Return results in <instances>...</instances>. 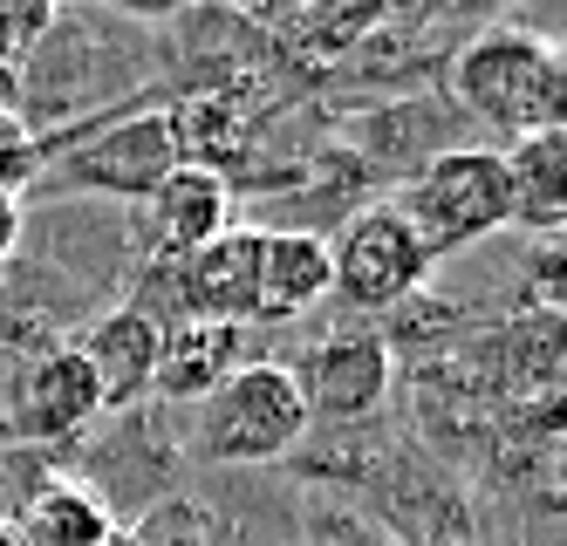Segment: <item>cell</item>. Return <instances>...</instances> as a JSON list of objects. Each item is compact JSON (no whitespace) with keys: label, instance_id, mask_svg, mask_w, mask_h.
Segmentation results:
<instances>
[{"label":"cell","instance_id":"cell-1","mask_svg":"<svg viewBox=\"0 0 567 546\" xmlns=\"http://www.w3.org/2000/svg\"><path fill=\"white\" fill-rule=\"evenodd\" d=\"M452 96L465 116H478L485 131H499L506 144L513 137H534V131H560L567 116V69H560V49L534 28H485L472 34L458 62H452Z\"/></svg>","mask_w":567,"mask_h":546},{"label":"cell","instance_id":"cell-2","mask_svg":"<svg viewBox=\"0 0 567 546\" xmlns=\"http://www.w3.org/2000/svg\"><path fill=\"white\" fill-rule=\"evenodd\" d=\"M396 219L417 233L424 260L437 267L444 254H465V246L506 233V178H499V151H478V144H458V151H437L424 157L403 192L390 198Z\"/></svg>","mask_w":567,"mask_h":546},{"label":"cell","instance_id":"cell-3","mask_svg":"<svg viewBox=\"0 0 567 546\" xmlns=\"http://www.w3.org/2000/svg\"><path fill=\"white\" fill-rule=\"evenodd\" d=\"M308 403L295 369L280 362H239L226 383L198 403V457L213 465H280L308 437Z\"/></svg>","mask_w":567,"mask_h":546},{"label":"cell","instance_id":"cell-4","mask_svg":"<svg viewBox=\"0 0 567 546\" xmlns=\"http://www.w3.org/2000/svg\"><path fill=\"white\" fill-rule=\"evenodd\" d=\"M424 274L431 260H424L417 233L396 219V205H370L329 239V293L355 315H383L396 301H411Z\"/></svg>","mask_w":567,"mask_h":546},{"label":"cell","instance_id":"cell-5","mask_svg":"<svg viewBox=\"0 0 567 546\" xmlns=\"http://www.w3.org/2000/svg\"><path fill=\"white\" fill-rule=\"evenodd\" d=\"M301 403L308 416H336V424H355V416H370L390 383H396V356L377 328H336V334H321V342L308 349L301 362Z\"/></svg>","mask_w":567,"mask_h":546},{"label":"cell","instance_id":"cell-6","mask_svg":"<svg viewBox=\"0 0 567 546\" xmlns=\"http://www.w3.org/2000/svg\"><path fill=\"white\" fill-rule=\"evenodd\" d=\"M172 164H185L178 137H172V116L144 110V116H124L110 131H96L90 144H75L62 178L83 185V192H110V198H151Z\"/></svg>","mask_w":567,"mask_h":546},{"label":"cell","instance_id":"cell-7","mask_svg":"<svg viewBox=\"0 0 567 546\" xmlns=\"http://www.w3.org/2000/svg\"><path fill=\"white\" fill-rule=\"evenodd\" d=\"M254 287H260V233L226 226L213 246L172 260V321H226L254 328Z\"/></svg>","mask_w":567,"mask_h":546},{"label":"cell","instance_id":"cell-8","mask_svg":"<svg viewBox=\"0 0 567 546\" xmlns=\"http://www.w3.org/2000/svg\"><path fill=\"white\" fill-rule=\"evenodd\" d=\"M96 416H103V390H96L90 362L75 349H49V356H34L21 369V383H14V431L28 444H69V437H83Z\"/></svg>","mask_w":567,"mask_h":546},{"label":"cell","instance_id":"cell-9","mask_svg":"<svg viewBox=\"0 0 567 546\" xmlns=\"http://www.w3.org/2000/svg\"><path fill=\"white\" fill-rule=\"evenodd\" d=\"M144 205H151V246L165 260L198 254L233 226V185L226 172H206V164H172Z\"/></svg>","mask_w":567,"mask_h":546},{"label":"cell","instance_id":"cell-10","mask_svg":"<svg viewBox=\"0 0 567 546\" xmlns=\"http://www.w3.org/2000/svg\"><path fill=\"white\" fill-rule=\"evenodd\" d=\"M157 321L151 308L124 301V308H110L83 328V342H75V356L90 362L96 375V390H103V410H124L137 396H151V375H157Z\"/></svg>","mask_w":567,"mask_h":546},{"label":"cell","instance_id":"cell-11","mask_svg":"<svg viewBox=\"0 0 567 546\" xmlns=\"http://www.w3.org/2000/svg\"><path fill=\"white\" fill-rule=\"evenodd\" d=\"M315 301H329V239L308 233V226H274V233H260L254 321H295Z\"/></svg>","mask_w":567,"mask_h":546},{"label":"cell","instance_id":"cell-12","mask_svg":"<svg viewBox=\"0 0 567 546\" xmlns=\"http://www.w3.org/2000/svg\"><path fill=\"white\" fill-rule=\"evenodd\" d=\"M239 334H247V328H226V321H165V328H157V375H151V390L165 403H206L239 369Z\"/></svg>","mask_w":567,"mask_h":546},{"label":"cell","instance_id":"cell-13","mask_svg":"<svg viewBox=\"0 0 567 546\" xmlns=\"http://www.w3.org/2000/svg\"><path fill=\"white\" fill-rule=\"evenodd\" d=\"M499 178H506V226L526 233H560L567 219V131H534L513 137L499 151Z\"/></svg>","mask_w":567,"mask_h":546},{"label":"cell","instance_id":"cell-14","mask_svg":"<svg viewBox=\"0 0 567 546\" xmlns=\"http://www.w3.org/2000/svg\"><path fill=\"white\" fill-rule=\"evenodd\" d=\"M14 533L28 546H110L116 539V513H110V498L90 478H42L28 492Z\"/></svg>","mask_w":567,"mask_h":546},{"label":"cell","instance_id":"cell-15","mask_svg":"<svg viewBox=\"0 0 567 546\" xmlns=\"http://www.w3.org/2000/svg\"><path fill=\"white\" fill-rule=\"evenodd\" d=\"M62 0H0V69H21L49 41Z\"/></svg>","mask_w":567,"mask_h":546},{"label":"cell","instance_id":"cell-16","mask_svg":"<svg viewBox=\"0 0 567 546\" xmlns=\"http://www.w3.org/2000/svg\"><path fill=\"white\" fill-rule=\"evenodd\" d=\"M34 178H42V137L14 110H0V198H21Z\"/></svg>","mask_w":567,"mask_h":546},{"label":"cell","instance_id":"cell-17","mask_svg":"<svg viewBox=\"0 0 567 546\" xmlns=\"http://www.w3.org/2000/svg\"><path fill=\"white\" fill-rule=\"evenodd\" d=\"M131 546H213V519L192 506V498H165L137 533H131Z\"/></svg>","mask_w":567,"mask_h":546},{"label":"cell","instance_id":"cell-18","mask_svg":"<svg viewBox=\"0 0 567 546\" xmlns=\"http://www.w3.org/2000/svg\"><path fill=\"white\" fill-rule=\"evenodd\" d=\"M110 8H124V14H185V8H198V0H110Z\"/></svg>","mask_w":567,"mask_h":546},{"label":"cell","instance_id":"cell-19","mask_svg":"<svg viewBox=\"0 0 567 546\" xmlns=\"http://www.w3.org/2000/svg\"><path fill=\"white\" fill-rule=\"evenodd\" d=\"M14 239H21V198H0V260L14 254Z\"/></svg>","mask_w":567,"mask_h":546},{"label":"cell","instance_id":"cell-20","mask_svg":"<svg viewBox=\"0 0 567 546\" xmlns=\"http://www.w3.org/2000/svg\"><path fill=\"white\" fill-rule=\"evenodd\" d=\"M0 546H28V539L14 533V519H0Z\"/></svg>","mask_w":567,"mask_h":546},{"label":"cell","instance_id":"cell-21","mask_svg":"<svg viewBox=\"0 0 567 546\" xmlns=\"http://www.w3.org/2000/svg\"><path fill=\"white\" fill-rule=\"evenodd\" d=\"M254 8H308V0H254Z\"/></svg>","mask_w":567,"mask_h":546},{"label":"cell","instance_id":"cell-22","mask_svg":"<svg viewBox=\"0 0 567 546\" xmlns=\"http://www.w3.org/2000/svg\"><path fill=\"white\" fill-rule=\"evenodd\" d=\"M383 8H424V0H383Z\"/></svg>","mask_w":567,"mask_h":546},{"label":"cell","instance_id":"cell-23","mask_svg":"<svg viewBox=\"0 0 567 546\" xmlns=\"http://www.w3.org/2000/svg\"><path fill=\"white\" fill-rule=\"evenodd\" d=\"M424 546H458V539H424Z\"/></svg>","mask_w":567,"mask_h":546}]
</instances>
